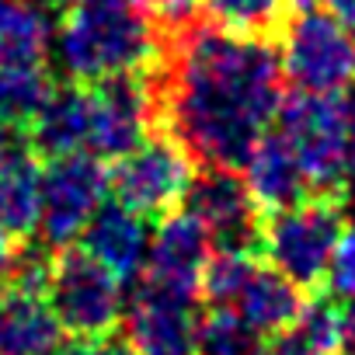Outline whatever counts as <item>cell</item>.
<instances>
[{"instance_id": "19", "label": "cell", "mask_w": 355, "mask_h": 355, "mask_svg": "<svg viewBox=\"0 0 355 355\" xmlns=\"http://www.w3.org/2000/svg\"><path fill=\"white\" fill-rule=\"evenodd\" d=\"M49 49V11L35 0H0V67H46Z\"/></svg>"}, {"instance_id": "16", "label": "cell", "mask_w": 355, "mask_h": 355, "mask_svg": "<svg viewBox=\"0 0 355 355\" xmlns=\"http://www.w3.org/2000/svg\"><path fill=\"white\" fill-rule=\"evenodd\" d=\"M60 338V320L42 286L11 279L0 296V355H49Z\"/></svg>"}, {"instance_id": "9", "label": "cell", "mask_w": 355, "mask_h": 355, "mask_svg": "<svg viewBox=\"0 0 355 355\" xmlns=\"http://www.w3.org/2000/svg\"><path fill=\"white\" fill-rule=\"evenodd\" d=\"M182 209L202 223L213 248H237L261 254L265 213L254 202L248 182H241V171L199 167Z\"/></svg>"}, {"instance_id": "28", "label": "cell", "mask_w": 355, "mask_h": 355, "mask_svg": "<svg viewBox=\"0 0 355 355\" xmlns=\"http://www.w3.org/2000/svg\"><path fill=\"white\" fill-rule=\"evenodd\" d=\"M324 8H327V15L355 39V0H324Z\"/></svg>"}, {"instance_id": "10", "label": "cell", "mask_w": 355, "mask_h": 355, "mask_svg": "<svg viewBox=\"0 0 355 355\" xmlns=\"http://www.w3.org/2000/svg\"><path fill=\"white\" fill-rule=\"evenodd\" d=\"M91 94V143L98 160H119L157 129V108L146 73H125L87 84Z\"/></svg>"}, {"instance_id": "12", "label": "cell", "mask_w": 355, "mask_h": 355, "mask_svg": "<svg viewBox=\"0 0 355 355\" xmlns=\"http://www.w3.org/2000/svg\"><path fill=\"white\" fill-rule=\"evenodd\" d=\"M199 334V300L171 296L136 282L125 310V341L136 355H192Z\"/></svg>"}, {"instance_id": "4", "label": "cell", "mask_w": 355, "mask_h": 355, "mask_svg": "<svg viewBox=\"0 0 355 355\" xmlns=\"http://www.w3.org/2000/svg\"><path fill=\"white\" fill-rule=\"evenodd\" d=\"M345 234V199L306 196L265 216L261 258L293 279L300 289L317 293L331 275L334 251Z\"/></svg>"}, {"instance_id": "8", "label": "cell", "mask_w": 355, "mask_h": 355, "mask_svg": "<svg viewBox=\"0 0 355 355\" xmlns=\"http://www.w3.org/2000/svg\"><path fill=\"white\" fill-rule=\"evenodd\" d=\"M108 192V171L91 153H70L46 160L39 199V244L49 251L70 248L101 209Z\"/></svg>"}, {"instance_id": "25", "label": "cell", "mask_w": 355, "mask_h": 355, "mask_svg": "<svg viewBox=\"0 0 355 355\" xmlns=\"http://www.w3.org/2000/svg\"><path fill=\"white\" fill-rule=\"evenodd\" d=\"M49 355H136V352L119 334H108V338H73V341H63Z\"/></svg>"}, {"instance_id": "5", "label": "cell", "mask_w": 355, "mask_h": 355, "mask_svg": "<svg viewBox=\"0 0 355 355\" xmlns=\"http://www.w3.org/2000/svg\"><path fill=\"white\" fill-rule=\"evenodd\" d=\"M46 300L60 327L73 338H108L125 320L122 279L73 244L53 251L46 272Z\"/></svg>"}, {"instance_id": "27", "label": "cell", "mask_w": 355, "mask_h": 355, "mask_svg": "<svg viewBox=\"0 0 355 355\" xmlns=\"http://www.w3.org/2000/svg\"><path fill=\"white\" fill-rule=\"evenodd\" d=\"M18 241H11L4 230H0V296H4L8 282H11V268H15V258H18Z\"/></svg>"}, {"instance_id": "13", "label": "cell", "mask_w": 355, "mask_h": 355, "mask_svg": "<svg viewBox=\"0 0 355 355\" xmlns=\"http://www.w3.org/2000/svg\"><path fill=\"white\" fill-rule=\"evenodd\" d=\"M21 129L0 125V230L11 241L28 244L39 230L42 167Z\"/></svg>"}, {"instance_id": "7", "label": "cell", "mask_w": 355, "mask_h": 355, "mask_svg": "<svg viewBox=\"0 0 355 355\" xmlns=\"http://www.w3.org/2000/svg\"><path fill=\"white\" fill-rule=\"evenodd\" d=\"M286 80L303 94H338L355 80V39L327 11H293L279 35Z\"/></svg>"}, {"instance_id": "18", "label": "cell", "mask_w": 355, "mask_h": 355, "mask_svg": "<svg viewBox=\"0 0 355 355\" xmlns=\"http://www.w3.org/2000/svg\"><path fill=\"white\" fill-rule=\"evenodd\" d=\"M244 171H248V189H251V196H254V202L261 206L265 216L313 196L296 157H293V150H289V143L279 132H268L254 146Z\"/></svg>"}, {"instance_id": "6", "label": "cell", "mask_w": 355, "mask_h": 355, "mask_svg": "<svg viewBox=\"0 0 355 355\" xmlns=\"http://www.w3.org/2000/svg\"><path fill=\"white\" fill-rule=\"evenodd\" d=\"M196 174V157L171 132L153 129L136 150L115 160V167L108 171V189L115 192V202L129 206L132 213L164 220L185 202Z\"/></svg>"}, {"instance_id": "24", "label": "cell", "mask_w": 355, "mask_h": 355, "mask_svg": "<svg viewBox=\"0 0 355 355\" xmlns=\"http://www.w3.org/2000/svg\"><path fill=\"white\" fill-rule=\"evenodd\" d=\"M327 282H331V296L355 306V223L345 227V234H341V244L334 251Z\"/></svg>"}, {"instance_id": "26", "label": "cell", "mask_w": 355, "mask_h": 355, "mask_svg": "<svg viewBox=\"0 0 355 355\" xmlns=\"http://www.w3.org/2000/svg\"><path fill=\"white\" fill-rule=\"evenodd\" d=\"M143 4L157 15L160 25H174V21H185L189 15H196V0H143Z\"/></svg>"}, {"instance_id": "31", "label": "cell", "mask_w": 355, "mask_h": 355, "mask_svg": "<svg viewBox=\"0 0 355 355\" xmlns=\"http://www.w3.org/2000/svg\"><path fill=\"white\" fill-rule=\"evenodd\" d=\"M313 4H317V0H289V8H293V11H310Z\"/></svg>"}, {"instance_id": "11", "label": "cell", "mask_w": 355, "mask_h": 355, "mask_svg": "<svg viewBox=\"0 0 355 355\" xmlns=\"http://www.w3.org/2000/svg\"><path fill=\"white\" fill-rule=\"evenodd\" d=\"M206 261H209V234L202 230V223L192 213L182 209V213L164 216L160 227L153 230L146 265L136 282L171 293V296L199 300V282H202Z\"/></svg>"}, {"instance_id": "30", "label": "cell", "mask_w": 355, "mask_h": 355, "mask_svg": "<svg viewBox=\"0 0 355 355\" xmlns=\"http://www.w3.org/2000/svg\"><path fill=\"white\" fill-rule=\"evenodd\" d=\"M338 355H355V306L345 310V320H341V334H338Z\"/></svg>"}, {"instance_id": "21", "label": "cell", "mask_w": 355, "mask_h": 355, "mask_svg": "<svg viewBox=\"0 0 355 355\" xmlns=\"http://www.w3.org/2000/svg\"><path fill=\"white\" fill-rule=\"evenodd\" d=\"M196 352L199 355H272V341L261 338L237 310L206 306L199 313Z\"/></svg>"}, {"instance_id": "20", "label": "cell", "mask_w": 355, "mask_h": 355, "mask_svg": "<svg viewBox=\"0 0 355 355\" xmlns=\"http://www.w3.org/2000/svg\"><path fill=\"white\" fill-rule=\"evenodd\" d=\"M196 8L213 25H223L241 35H258L268 42H275L286 21L293 18L289 0H196Z\"/></svg>"}, {"instance_id": "15", "label": "cell", "mask_w": 355, "mask_h": 355, "mask_svg": "<svg viewBox=\"0 0 355 355\" xmlns=\"http://www.w3.org/2000/svg\"><path fill=\"white\" fill-rule=\"evenodd\" d=\"M80 248L91 258H98L105 268H112L122 282H136L146 265V251H150L146 216L132 213L122 202L101 206L94 220L84 227Z\"/></svg>"}, {"instance_id": "14", "label": "cell", "mask_w": 355, "mask_h": 355, "mask_svg": "<svg viewBox=\"0 0 355 355\" xmlns=\"http://www.w3.org/2000/svg\"><path fill=\"white\" fill-rule=\"evenodd\" d=\"M32 150L42 160L70 157V153H87L91 143V94L87 84H56L35 119L25 129Z\"/></svg>"}, {"instance_id": "22", "label": "cell", "mask_w": 355, "mask_h": 355, "mask_svg": "<svg viewBox=\"0 0 355 355\" xmlns=\"http://www.w3.org/2000/svg\"><path fill=\"white\" fill-rule=\"evenodd\" d=\"M53 87L46 67H0V125L25 132Z\"/></svg>"}, {"instance_id": "23", "label": "cell", "mask_w": 355, "mask_h": 355, "mask_svg": "<svg viewBox=\"0 0 355 355\" xmlns=\"http://www.w3.org/2000/svg\"><path fill=\"white\" fill-rule=\"evenodd\" d=\"M265 258L258 251H237V248H216L202 268L199 296L206 306H234L244 293L248 279Z\"/></svg>"}, {"instance_id": "3", "label": "cell", "mask_w": 355, "mask_h": 355, "mask_svg": "<svg viewBox=\"0 0 355 355\" xmlns=\"http://www.w3.org/2000/svg\"><path fill=\"white\" fill-rule=\"evenodd\" d=\"M279 136L289 143L313 196L348 199L355 189V94H303L282 101Z\"/></svg>"}, {"instance_id": "29", "label": "cell", "mask_w": 355, "mask_h": 355, "mask_svg": "<svg viewBox=\"0 0 355 355\" xmlns=\"http://www.w3.org/2000/svg\"><path fill=\"white\" fill-rule=\"evenodd\" d=\"M272 355H334V352L310 348V345H303V341H296V338L282 334V338H275V341H272Z\"/></svg>"}, {"instance_id": "2", "label": "cell", "mask_w": 355, "mask_h": 355, "mask_svg": "<svg viewBox=\"0 0 355 355\" xmlns=\"http://www.w3.org/2000/svg\"><path fill=\"white\" fill-rule=\"evenodd\" d=\"M56 49L73 84L146 73L160 56V21L143 0H80L60 18Z\"/></svg>"}, {"instance_id": "17", "label": "cell", "mask_w": 355, "mask_h": 355, "mask_svg": "<svg viewBox=\"0 0 355 355\" xmlns=\"http://www.w3.org/2000/svg\"><path fill=\"white\" fill-rule=\"evenodd\" d=\"M230 310H237L261 338L275 341V338L289 334L296 327V320L303 317V310H306V289H300L279 268H272V265L261 261Z\"/></svg>"}, {"instance_id": "1", "label": "cell", "mask_w": 355, "mask_h": 355, "mask_svg": "<svg viewBox=\"0 0 355 355\" xmlns=\"http://www.w3.org/2000/svg\"><path fill=\"white\" fill-rule=\"evenodd\" d=\"M157 129L199 167L241 171L286 101L279 46L213 25L199 11L160 25V56L146 70Z\"/></svg>"}]
</instances>
